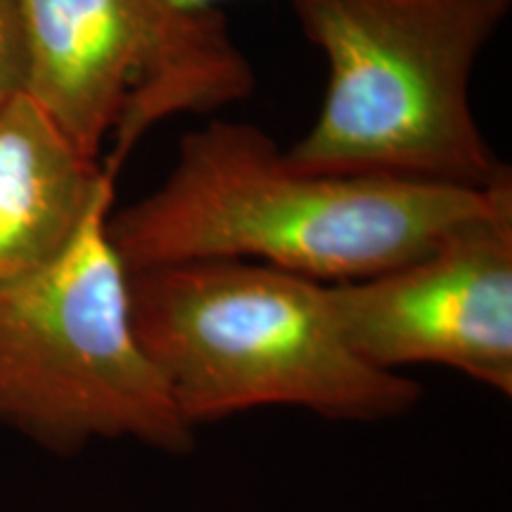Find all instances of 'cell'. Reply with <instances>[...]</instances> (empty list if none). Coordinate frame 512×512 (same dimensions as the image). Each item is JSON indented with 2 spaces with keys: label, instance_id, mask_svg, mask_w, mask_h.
I'll return each mask as SVG.
<instances>
[{
  "label": "cell",
  "instance_id": "2",
  "mask_svg": "<svg viewBox=\"0 0 512 512\" xmlns=\"http://www.w3.org/2000/svg\"><path fill=\"white\" fill-rule=\"evenodd\" d=\"M128 299L140 347L195 430L268 406L382 422L420 401L413 380L347 347L328 283L256 261L195 259L128 271Z\"/></svg>",
  "mask_w": 512,
  "mask_h": 512
},
{
  "label": "cell",
  "instance_id": "3",
  "mask_svg": "<svg viewBox=\"0 0 512 512\" xmlns=\"http://www.w3.org/2000/svg\"><path fill=\"white\" fill-rule=\"evenodd\" d=\"M328 62L323 107L285 152L304 174L486 190L512 178L470 105L479 53L512 0H290Z\"/></svg>",
  "mask_w": 512,
  "mask_h": 512
},
{
  "label": "cell",
  "instance_id": "7",
  "mask_svg": "<svg viewBox=\"0 0 512 512\" xmlns=\"http://www.w3.org/2000/svg\"><path fill=\"white\" fill-rule=\"evenodd\" d=\"M114 181L27 93L0 100V285L55 261Z\"/></svg>",
  "mask_w": 512,
  "mask_h": 512
},
{
  "label": "cell",
  "instance_id": "8",
  "mask_svg": "<svg viewBox=\"0 0 512 512\" xmlns=\"http://www.w3.org/2000/svg\"><path fill=\"white\" fill-rule=\"evenodd\" d=\"M29 43L19 0H0V100L27 93Z\"/></svg>",
  "mask_w": 512,
  "mask_h": 512
},
{
  "label": "cell",
  "instance_id": "6",
  "mask_svg": "<svg viewBox=\"0 0 512 512\" xmlns=\"http://www.w3.org/2000/svg\"><path fill=\"white\" fill-rule=\"evenodd\" d=\"M328 292L339 335L373 368H451L512 396V197L418 259Z\"/></svg>",
  "mask_w": 512,
  "mask_h": 512
},
{
  "label": "cell",
  "instance_id": "4",
  "mask_svg": "<svg viewBox=\"0 0 512 512\" xmlns=\"http://www.w3.org/2000/svg\"><path fill=\"white\" fill-rule=\"evenodd\" d=\"M110 211L112 202L95 209L48 266L0 285V425L60 453L136 441L185 456L197 430L133 330Z\"/></svg>",
  "mask_w": 512,
  "mask_h": 512
},
{
  "label": "cell",
  "instance_id": "5",
  "mask_svg": "<svg viewBox=\"0 0 512 512\" xmlns=\"http://www.w3.org/2000/svg\"><path fill=\"white\" fill-rule=\"evenodd\" d=\"M31 95L86 157L114 138L105 169L119 176L138 140L176 114L252 95L256 74L219 10L169 0H19Z\"/></svg>",
  "mask_w": 512,
  "mask_h": 512
},
{
  "label": "cell",
  "instance_id": "9",
  "mask_svg": "<svg viewBox=\"0 0 512 512\" xmlns=\"http://www.w3.org/2000/svg\"><path fill=\"white\" fill-rule=\"evenodd\" d=\"M169 3H174L176 8L188 10V12H204V10H219L216 5H219L221 0H169Z\"/></svg>",
  "mask_w": 512,
  "mask_h": 512
},
{
  "label": "cell",
  "instance_id": "1",
  "mask_svg": "<svg viewBox=\"0 0 512 512\" xmlns=\"http://www.w3.org/2000/svg\"><path fill=\"white\" fill-rule=\"evenodd\" d=\"M508 197L512 178L472 190L304 174L261 128L216 119L181 140L157 190L110 211L107 238L126 271L242 259L318 283H349L418 259Z\"/></svg>",
  "mask_w": 512,
  "mask_h": 512
}]
</instances>
